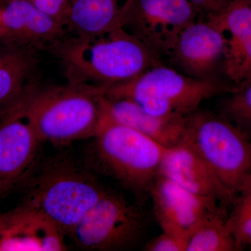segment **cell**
<instances>
[{
  "instance_id": "6da1fadb",
  "label": "cell",
  "mask_w": 251,
  "mask_h": 251,
  "mask_svg": "<svg viewBox=\"0 0 251 251\" xmlns=\"http://www.w3.org/2000/svg\"><path fill=\"white\" fill-rule=\"evenodd\" d=\"M67 82L108 89L162 64L161 57L124 28L100 35L63 36L47 49Z\"/></svg>"
},
{
  "instance_id": "7a4b0ae2",
  "label": "cell",
  "mask_w": 251,
  "mask_h": 251,
  "mask_svg": "<svg viewBox=\"0 0 251 251\" xmlns=\"http://www.w3.org/2000/svg\"><path fill=\"white\" fill-rule=\"evenodd\" d=\"M105 91L69 82L44 87L32 78L14 100L42 143L66 145L94 137Z\"/></svg>"
},
{
  "instance_id": "3957f363",
  "label": "cell",
  "mask_w": 251,
  "mask_h": 251,
  "mask_svg": "<svg viewBox=\"0 0 251 251\" xmlns=\"http://www.w3.org/2000/svg\"><path fill=\"white\" fill-rule=\"evenodd\" d=\"M107 191L94 175L72 159L46 163L28 185L23 204L45 216L61 231H71Z\"/></svg>"
},
{
  "instance_id": "277c9868",
  "label": "cell",
  "mask_w": 251,
  "mask_h": 251,
  "mask_svg": "<svg viewBox=\"0 0 251 251\" xmlns=\"http://www.w3.org/2000/svg\"><path fill=\"white\" fill-rule=\"evenodd\" d=\"M94 138L99 161L110 174L135 192L150 193L168 148L117 121L105 97Z\"/></svg>"
},
{
  "instance_id": "5b68a950",
  "label": "cell",
  "mask_w": 251,
  "mask_h": 251,
  "mask_svg": "<svg viewBox=\"0 0 251 251\" xmlns=\"http://www.w3.org/2000/svg\"><path fill=\"white\" fill-rule=\"evenodd\" d=\"M231 90L216 81L191 77L162 64L109 87L105 96L108 99H130L158 116H188L204 100Z\"/></svg>"
},
{
  "instance_id": "8992f818",
  "label": "cell",
  "mask_w": 251,
  "mask_h": 251,
  "mask_svg": "<svg viewBox=\"0 0 251 251\" xmlns=\"http://www.w3.org/2000/svg\"><path fill=\"white\" fill-rule=\"evenodd\" d=\"M182 143L189 145L237 196L251 176V138L227 117L191 114Z\"/></svg>"
},
{
  "instance_id": "52a82bcc",
  "label": "cell",
  "mask_w": 251,
  "mask_h": 251,
  "mask_svg": "<svg viewBox=\"0 0 251 251\" xmlns=\"http://www.w3.org/2000/svg\"><path fill=\"white\" fill-rule=\"evenodd\" d=\"M143 226V217L135 206L121 196L107 191L68 237L82 250H122L140 237Z\"/></svg>"
},
{
  "instance_id": "ba28073f",
  "label": "cell",
  "mask_w": 251,
  "mask_h": 251,
  "mask_svg": "<svg viewBox=\"0 0 251 251\" xmlns=\"http://www.w3.org/2000/svg\"><path fill=\"white\" fill-rule=\"evenodd\" d=\"M198 14L188 0H126L121 27L161 58L170 55L181 31Z\"/></svg>"
},
{
  "instance_id": "9c48e42d",
  "label": "cell",
  "mask_w": 251,
  "mask_h": 251,
  "mask_svg": "<svg viewBox=\"0 0 251 251\" xmlns=\"http://www.w3.org/2000/svg\"><path fill=\"white\" fill-rule=\"evenodd\" d=\"M0 107V195H2L25 177L42 142L14 100Z\"/></svg>"
},
{
  "instance_id": "30bf717a",
  "label": "cell",
  "mask_w": 251,
  "mask_h": 251,
  "mask_svg": "<svg viewBox=\"0 0 251 251\" xmlns=\"http://www.w3.org/2000/svg\"><path fill=\"white\" fill-rule=\"evenodd\" d=\"M150 194L162 231L188 238L206 216L224 208L214 200L190 192L160 174Z\"/></svg>"
},
{
  "instance_id": "8fae6325",
  "label": "cell",
  "mask_w": 251,
  "mask_h": 251,
  "mask_svg": "<svg viewBox=\"0 0 251 251\" xmlns=\"http://www.w3.org/2000/svg\"><path fill=\"white\" fill-rule=\"evenodd\" d=\"M206 18L224 35V72L232 88L251 82V0H236Z\"/></svg>"
},
{
  "instance_id": "7c38bea8",
  "label": "cell",
  "mask_w": 251,
  "mask_h": 251,
  "mask_svg": "<svg viewBox=\"0 0 251 251\" xmlns=\"http://www.w3.org/2000/svg\"><path fill=\"white\" fill-rule=\"evenodd\" d=\"M65 237L45 216L26 204L0 213V251H65Z\"/></svg>"
},
{
  "instance_id": "4fadbf2b",
  "label": "cell",
  "mask_w": 251,
  "mask_h": 251,
  "mask_svg": "<svg viewBox=\"0 0 251 251\" xmlns=\"http://www.w3.org/2000/svg\"><path fill=\"white\" fill-rule=\"evenodd\" d=\"M159 174L190 192L214 200L224 208L232 206L237 197L206 162L184 143L167 149Z\"/></svg>"
},
{
  "instance_id": "5bb4252c",
  "label": "cell",
  "mask_w": 251,
  "mask_h": 251,
  "mask_svg": "<svg viewBox=\"0 0 251 251\" xmlns=\"http://www.w3.org/2000/svg\"><path fill=\"white\" fill-rule=\"evenodd\" d=\"M66 34L63 25L29 0H11L0 6V41L44 49Z\"/></svg>"
},
{
  "instance_id": "9a60e30c",
  "label": "cell",
  "mask_w": 251,
  "mask_h": 251,
  "mask_svg": "<svg viewBox=\"0 0 251 251\" xmlns=\"http://www.w3.org/2000/svg\"><path fill=\"white\" fill-rule=\"evenodd\" d=\"M224 49L222 32L208 21H196L181 31L169 57L186 75L208 78Z\"/></svg>"
},
{
  "instance_id": "2e32d148",
  "label": "cell",
  "mask_w": 251,
  "mask_h": 251,
  "mask_svg": "<svg viewBox=\"0 0 251 251\" xmlns=\"http://www.w3.org/2000/svg\"><path fill=\"white\" fill-rule=\"evenodd\" d=\"M106 100L109 111L117 121L138 130L164 148H173L184 140L189 115L158 116L149 113L130 99Z\"/></svg>"
},
{
  "instance_id": "e0dca14e",
  "label": "cell",
  "mask_w": 251,
  "mask_h": 251,
  "mask_svg": "<svg viewBox=\"0 0 251 251\" xmlns=\"http://www.w3.org/2000/svg\"><path fill=\"white\" fill-rule=\"evenodd\" d=\"M72 36H92L121 27L118 0H70L64 23Z\"/></svg>"
},
{
  "instance_id": "ac0fdd59",
  "label": "cell",
  "mask_w": 251,
  "mask_h": 251,
  "mask_svg": "<svg viewBox=\"0 0 251 251\" xmlns=\"http://www.w3.org/2000/svg\"><path fill=\"white\" fill-rule=\"evenodd\" d=\"M38 50L0 41V106L17 98L33 78L39 63Z\"/></svg>"
},
{
  "instance_id": "d6986e66",
  "label": "cell",
  "mask_w": 251,
  "mask_h": 251,
  "mask_svg": "<svg viewBox=\"0 0 251 251\" xmlns=\"http://www.w3.org/2000/svg\"><path fill=\"white\" fill-rule=\"evenodd\" d=\"M226 218L224 208L206 216L190 236L186 251H236Z\"/></svg>"
},
{
  "instance_id": "ffe728a7",
  "label": "cell",
  "mask_w": 251,
  "mask_h": 251,
  "mask_svg": "<svg viewBox=\"0 0 251 251\" xmlns=\"http://www.w3.org/2000/svg\"><path fill=\"white\" fill-rule=\"evenodd\" d=\"M226 218V224L235 244L236 251L251 247V176L244 184Z\"/></svg>"
},
{
  "instance_id": "44dd1931",
  "label": "cell",
  "mask_w": 251,
  "mask_h": 251,
  "mask_svg": "<svg viewBox=\"0 0 251 251\" xmlns=\"http://www.w3.org/2000/svg\"><path fill=\"white\" fill-rule=\"evenodd\" d=\"M224 103L225 117L251 138V82L231 90Z\"/></svg>"
},
{
  "instance_id": "7402d4cb",
  "label": "cell",
  "mask_w": 251,
  "mask_h": 251,
  "mask_svg": "<svg viewBox=\"0 0 251 251\" xmlns=\"http://www.w3.org/2000/svg\"><path fill=\"white\" fill-rule=\"evenodd\" d=\"M189 238L163 231L158 237L148 243V251H186Z\"/></svg>"
},
{
  "instance_id": "603a6c76",
  "label": "cell",
  "mask_w": 251,
  "mask_h": 251,
  "mask_svg": "<svg viewBox=\"0 0 251 251\" xmlns=\"http://www.w3.org/2000/svg\"><path fill=\"white\" fill-rule=\"evenodd\" d=\"M38 9L64 25L70 0H29Z\"/></svg>"
},
{
  "instance_id": "cb8c5ba5",
  "label": "cell",
  "mask_w": 251,
  "mask_h": 251,
  "mask_svg": "<svg viewBox=\"0 0 251 251\" xmlns=\"http://www.w3.org/2000/svg\"><path fill=\"white\" fill-rule=\"evenodd\" d=\"M198 14L206 17L223 12L236 0H188Z\"/></svg>"
},
{
  "instance_id": "d4e9b609",
  "label": "cell",
  "mask_w": 251,
  "mask_h": 251,
  "mask_svg": "<svg viewBox=\"0 0 251 251\" xmlns=\"http://www.w3.org/2000/svg\"><path fill=\"white\" fill-rule=\"evenodd\" d=\"M0 1H2V2L5 3V4H6V3L9 2V1H11V0H0Z\"/></svg>"
}]
</instances>
